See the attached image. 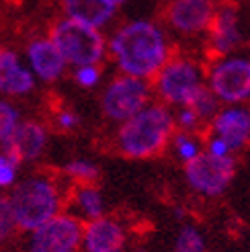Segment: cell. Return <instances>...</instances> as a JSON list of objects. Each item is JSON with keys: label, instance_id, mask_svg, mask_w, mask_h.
Here are the masks:
<instances>
[{"label": "cell", "instance_id": "obj_18", "mask_svg": "<svg viewBox=\"0 0 250 252\" xmlns=\"http://www.w3.org/2000/svg\"><path fill=\"white\" fill-rule=\"evenodd\" d=\"M74 203L80 209V213L89 220L103 218L105 213V199L103 193L93 185H80L74 193Z\"/></svg>", "mask_w": 250, "mask_h": 252}, {"label": "cell", "instance_id": "obj_4", "mask_svg": "<svg viewBox=\"0 0 250 252\" xmlns=\"http://www.w3.org/2000/svg\"><path fill=\"white\" fill-rule=\"evenodd\" d=\"M49 39L64 56L66 64L78 66H98L107 54V39L101 29L89 27L72 19H58L49 31Z\"/></svg>", "mask_w": 250, "mask_h": 252}, {"label": "cell", "instance_id": "obj_5", "mask_svg": "<svg viewBox=\"0 0 250 252\" xmlns=\"http://www.w3.org/2000/svg\"><path fill=\"white\" fill-rule=\"evenodd\" d=\"M207 88L219 103L238 105L250 98V58L223 56L207 74Z\"/></svg>", "mask_w": 250, "mask_h": 252}, {"label": "cell", "instance_id": "obj_7", "mask_svg": "<svg viewBox=\"0 0 250 252\" xmlns=\"http://www.w3.org/2000/svg\"><path fill=\"white\" fill-rule=\"evenodd\" d=\"M236 174V160L232 156L218 158L201 152L185 164V179L195 193L203 197H218L230 187Z\"/></svg>", "mask_w": 250, "mask_h": 252}, {"label": "cell", "instance_id": "obj_13", "mask_svg": "<svg viewBox=\"0 0 250 252\" xmlns=\"http://www.w3.org/2000/svg\"><path fill=\"white\" fill-rule=\"evenodd\" d=\"M27 64L35 78L54 82L66 72V60L49 37H37L27 45Z\"/></svg>", "mask_w": 250, "mask_h": 252}, {"label": "cell", "instance_id": "obj_24", "mask_svg": "<svg viewBox=\"0 0 250 252\" xmlns=\"http://www.w3.org/2000/svg\"><path fill=\"white\" fill-rule=\"evenodd\" d=\"M15 230H17V221H15V216H12L10 201L8 197L0 195V244L6 242L15 234Z\"/></svg>", "mask_w": 250, "mask_h": 252}, {"label": "cell", "instance_id": "obj_17", "mask_svg": "<svg viewBox=\"0 0 250 252\" xmlns=\"http://www.w3.org/2000/svg\"><path fill=\"white\" fill-rule=\"evenodd\" d=\"M66 19L84 23L89 27L103 29L113 21L115 8L107 0H60Z\"/></svg>", "mask_w": 250, "mask_h": 252}, {"label": "cell", "instance_id": "obj_12", "mask_svg": "<svg viewBox=\"0 0 250 252\" xmlns=\"http://www.w3.org/2000/svg\"><path fill=\"white\" fill-rule=\"evenodd\" d=\"M214 135L221 137L232 152L242 150L250 142V109L240 105H230L219 109L218 115L211 119Z\"/></svg>", "mask_w": 250, "mask_h": 252}, {"label": "cell", "instance_id": "obj_14", "mask_svg": "<svg viewBox=\"0 0 250 252\" xmlns=\"http://www.w3.org/2000/svg\"><path fill=\"white\" fill-rule=\"evenodd\" d=\"M209 43L218 56H230L242 41L238 12L232 4H221L216 8L214 21L209 25Z\"/></svg>", "mask_w": 250, "mask_h": 252}, {"label": "cell", "instance_id": "obj_8", "mask_svg": "<svg viewBox=\"0 0 250 252\" xmlns=\"http://www.w3.org/2000/svg\"><path fill=\"white\" fill-rule=\"evenodd\" d=\"M150 100V86L142 78L121 76L113 78L103 93L101 107L111 121H127L135 113H140Z\"/></svg>", "mask_w": 250, "mask_h": 252}, {"label": "cell", "instance_id": "obj_28", "mask_svg": "<svg viewBox=\"0 0 250 252\" xmlns=\"http://www.w3.org/2000/svg\"><path fill=\"white\" fill-rule=\"evenodd\" d=\"M207 152H209V154H214V156H218V158H223V156H230L232 150L228 148V144L223 142L221 137L211 135L209 140H207Z\"/></svg>", "mask_w": 250, "mask_h": 252}, {"label": "cell", "instance_id": "obj_2", "mask_svg": "<svg viewBox=\"0 0 250 252\" xmlns=\"http://www.w3.org/2000/svg\"><path fill=\"white\" fill-rule=\"evenodd\" d=\"M174 129V115L164 105H146L140 113L121 123L117 148L127 158L156 156L166 146Z\"/></svg>", "mask_w": 250, "mask_h": 252}, {"label": "cell", "instance_id": "obj_26", "mask_svg": "<svg viewBox=\"0 0 250 252\" xmlns=\"http://www.w3.org/2000/svg\"><path fill=\"white\" fill-rule=\"evenodd\" d=\"M17 162L10 160L4 152L0 154V189H6L12 187L17 181Z\"/></svg>", "mask_w": 250, "mask_h": 252}, {"label": "cell", "instance_id": "obj_25", "mask_svg": "<svg viewBox=\"0 0 250 252\" xmlns=\"http://www.w3.org/2000/svg\"><path fill=\"white\" fill-rule=\"evenodd\" d=\"M74 80L82 88H94L101 80V70L98 66H78L74 70Z\"/></svg>", "mask_w": 250, "mask_h": 252}, {"label": "cell", "instance_id": "obj_10", "mask_svg": "<svg viewBox=\"0 0 250 252\" xmlns=\"http://www.w3.org/2000/svg\"><path fill=\"white\" fill-rule=\"evenodd\" d=\"M214 15V0H168L164 10L168 27L181 35H199L207 31Z\"/></svg>", "mask_w": 250, "mask_h": 252}, {"label": "cell", "instance_id": "obj_29", "mask_svg": "<svg viewBox=\"0 0 250 252\" xmlns=\"http://www.w3.org/2000/svg\"><path fill=\"white\" fill-rule=\"evenodd\" d=\"M56 121H58L60 127H62V129H66V131L76 129V127H78V123H80L78 115H76V113H72V111H60V113H58V117H56Z\"/></svg>", "mask_w": 250, "mask_h": 252}, {"label": "cell", "instance_id": "obj_27", "mask_svg": "<svg viewBox=\"0 0 250 252\" xmlns=\"http://www.w3.org/2000/svg\"><path fill=\"white\" fill-rule=\"evenodd\" d=\"M199 121H201V119L197 117V113L191 107H181L179 113L174 115V125H179L183 131H189V133L197 129Z\"/></svg>", "mask_w": 250, "mask_h": 252}, {"label": "cell", "instance_id": "obj_20", "mask_svg": "<svg viewBox=\"0 0 250 252\" xmlns=\"http://www.w3.org/2000/svg\"><path fill=\"white\" fill-rule=\"evenodd\" d=\"M174 252H205V236L195 225H183L174 238Z\"/></svg>", "mask_w": 250, "mask_h": 252}, {"label": "cell", "instance_id": "obj_23", "mask_svg": "<svg viewBox=\"0 0 250 252\" xmlns=\"http://www.w3.org/2000/svg\"><path fill=\"white\" fill-rule=\"evenodd\" d=\"M64 170H66V174L72 176V179H76L80 185H91L98 179V166L89 160H72L66 164Z\"/></svg>", "mask_w": 250, "mask_h": 252}, {"label": "cell", "instance_id": "obj_1", "mask_svg": "<svg viewBox=\"0 0 250 252\" xmlns=\"http://www.w3.org/2000/svg\"><path fill=\"white\" fill-rule=\"evenodd\" d=\"M107 52L125 76L148 80L170 60V47L160 25L135 19L121 25L107 41Z\"/></svg>", "mask_w": 250, "mask_h": 252}, {"label": "cell", "instance_id": "obj_3", "mask_svg": "<svg viewBox=\"0 0 250 252\" xmlns=\"http://www.w3.org/2000/svg\"><path fill=\"white\" fill-rule=\"evenodd\" d=\"M17 228L33 232L60 213V191L45 176H29L15 185L8 197Z\"/></svg>", "mask_w": 250, "mask_h": 252}, {"label": "cell", "instance_id": "obj_19", "mask_svg": "<svg viewBox=\"0 0 250 252\" xmlns=\"http://www.w3.org/2000/svg\"><path fill=\"white\" fill-rule=\"evenodd\" d=\"M185 107H191L201 121H211V119L218 115V111H219V100L207 88V84H203Z\"/></svg>", "mask_w": 250, "mask_h": 252}, {"label": "cell", "instance_id": "obj_22", "mask_svg": "<svg viewBox=\"0 0 250 252\" xmlns=\"http://www.w3.org/2000/svg\"><path fill=\"white\" fill-rule=\"evenodd\" d=\"M174 150H177V156L187 164V162H191L193 158L201 154V144H199V140L193 133L181 131L174 135Z\"/></svg>", "mask_w": 250, "mask_h": 252}, {"label": "cell", "instance_id": "obj_31", "mask_svg": "<svg viewBox=\"0 0 250 252\" xmlns=\"http://www.w3.org/2000/svg\"><path fill=\"white\" fill-rule=\"evenodd\" d=\"M133 252H144V250H133Z\"/></svg>", "mask_w": 250, "mask_h": 252}, {"label": "cell", "instance_id": "obj_11", "mask_svg": "<svg viewBox=\"0 0 250 252\" xmlns=\"http://www.w3.org/2000/svg\"><path fill=\"white\" fill-rule=\"evenodd\" d=\"M47 144V131L41 123L37 121H21L17 125L15 133L10 135V140L2 146V152L15 160L17 164L21 162H31L39 158Z\"/></svg>", "mask_w": 250, "mask_h": 252}, {"label": "cell", "instance_id": "obj_9", "mask_svg": "<svg viewBox=\"0 0 250 252\" xmlns=\"http://www.w3.org/2000/svg\"><path fill=\"white\" fill-rule=\"evenodd\" d=\"M84 225L78 218L58 213L31 232L29 252H74L82 242Z\"/></svg>", "mask_w": 250, "mask_h": 252}, {"label": "cell", "instance_id": "obj_30", "mask_svg": "<svg viewBox=\"0 0 250 252\" xmlns=\"http://www.w3.org/2000/svg\"><path fill=\"white\" fill-rule=\"evenodd\" d=\"M107 2H109L111 6H113L115 10H117L119 6H123V4H127V2H129V0H107Z\"/></svg>", "mask_w": 250, "mask_h": 252}, {"label": "cell", "instance_id": "obj_21", "mask_svg": "<svg viewBox=\"0 0 250 252\" xmlns=\"http://www.w3.org/2000/svg\"><path fill=\"white\" fill-rule=\"evenodd\" d=\"M21 123V113L8 100L0 98V146H4Z\"/></svg>", "mask_w": 250, "mask_h": 252}, {"label": "cell", "instance_id": "obj_15", "mask_svg": "<svg viewBox=\"0 0 250 252\" xmlns=\"http://www.w3.org/2000/svg\"><path fill=\"white\" fill-rule=\"evenodd\" d=\"M82 244L86 252H123L125 230L113 218H96L84 225Z\"/></svg>", "mask_w": 250, "mask_h": 252}, {"label": "cell", "instance_id": "obj_16", "mask_svg": "<svg viewBox=\"0 0 250 252\" xmlns=\"http://www.w3.org/2000/svg\"><path fill=\"white\" fill-rule=\"evenodd\" d=\"M33 88L35 76L29 66H25L15 52L2 49L0 52V93L6 96H23L29 94Z\"/></svg>", "mask_w": 250, "mask_h": 252}, {"label": "cell", "instance_id": "obj_6", "mask_svg": "<svg viewBox=\"0 0 250 252\" xmlns=\"http://www.w3.org/2000/svg\"><path fill=\"white\" fill-rule=\"evenodd\" d=\"M156 93L168 105L185 107L193 94L203 86V74L193 60L174 58L168 60L156 74Z\"/></svg>", "mask_w": 250, "mask_h": 252}]
</instances>
